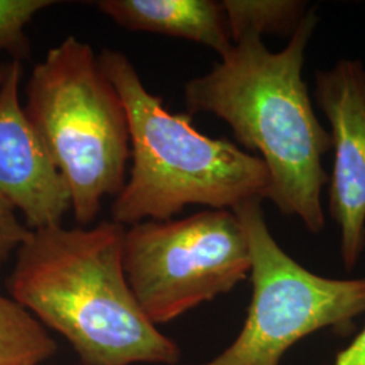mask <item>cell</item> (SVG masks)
Masks as SVG:
<instances>
[{
    "label": "cell",
    "instance_id": "obj_14",
    "mask_svg": "<svg viewBox=\"0 0 365 365\" xmlns=\"http://www.w3.org/2000/svg\"><path fill=\"white\" fill-rule=\"evenodd\" d=\"M334 365H365V327L346 349L337 354Z\"/></svg>",
    "mask_w": 365,
    "mask_h": 365
},
{
    "label": "cell",
    "instance_id": "obj_5",
    "mask_svg": "<svg viewBox=\"0 0 365 365\" xmlns=\"http://www.w3.org/2000/svg\"><path fill=\"white\" fill-rule=\"evenodd\" d=\"M122 262L135 299L156 327L232 291L252 268L248 238L233 210L129 226Z\"/></svg>",
    "mask_w": 365,
    "mask_h": 365
},
{
    "label": "cell",
    "instance_id": "obj_3",
    "mask_svg": "<svg viewBox=\"0 0 365 365\" xmlns=\"http://www.w3.org/2000/svg\"><path fill=\"white\" fill-rule=\"evenodd\" d=\"M99 63L125 105L130 130L129 176L111 206L113 221H170L191 205L235 210L267 199L269 173L259 156L194 128L149 91L129 57L103 49Z\"/></svg>",
    "mask_w": 365,
    "mask_h": 365
},
{
    "label": "cell",
    "instance_id": "obj_12",
    "mask_svg": "<svg viewBox=\"0 0 365 365\" xmlns=\"http://www.w3.org/2000/svg\"><path fill=\"white\" fill-rule=\"evenodd\" d=\"M57 4L53 0H0V53H7L11 61L30 58V41L26 26L42 10Z\"/></svg>",
    "mask_w": 365,
    "mask_h": 365
},
{
    "label": "cell",
    "instance_id": "obj_7",
    "mask_svg": "<svg viewBox=\"0 0 365 365\" xmlns=\"http://www.w3.org/2000/svg\"><path fill=\"white\" fill-rule=\"evenodd\" d=\"M315 98L331 126L336 150L329 210L341 229V255L348 271L365 248V68L339 60L315 76Z\"/></svg>",
    "mask_w": 365,
    "mask_h": 365
},
{
    "label": "cell",
    "instance_id": "obj_2",
    "mask_svg": "<svg viewBox=\"0 0 365 365\" xmlns=\"http://www.w3.org/2000/svg\"><path fill=\"white\" fill-rule=\"evenodd\" d=\"M123 235L113 220L30 230L7 288L68 341L81 365H178L179 345L148 319L128 283Z\"/></svg>",
    "mask_w": 365,
    "mask_h": 365
},
{
    "label": "cell",
    "instance_id": "obj_4",
    "mask_svg": "<svg viewBox=\"0 0 365 365\" xmlns=\"http://www.w3.org/2000/svg\"><path fill=\"white\" fill-rule=\"evenodd\" d=\"M24 108L66 180L75 220L88 227L122 190L130 161L126 108L91 46L68 36L49 49Z\"/></svg>",
    "mask_w": 365,
    "mask_h": 365
},
{
    "label": "cell",
    "instance_id": "obj_13",
    "mask_svg": "<svg viewBox=\"0 0 365 365\" xmlns=\"http://www.w3.org/2000/svg\"><path fill=\"white\" fill-rule=\"evenodd\" d=\"M30 229L19 221L13 206L0 195V268L24 244Z\"/></svg>",
    "mask_w": 365,
    "mask_h": 365
},
{
    "label": "cell",
    "instance_id": "obj_1",
    "mask_svg": "<svg viewBox=\"0 0 365 365\" xmlns=\"http://www.w3.org/2000/svg\"><path fill=\"white\" fill-rule=\"evenodd\" d=\"M317 24L314 10L306 14L282 52L245 36L210 72L184 86L188 114L221 118L240 144L259 152L269 173L267 199L315 235L325 227L321 194L329 179L322 157L331 148L302 78Z\"/></svg>",
    "mask_w": 365,
    "mask_h": 365
},
{
    "label": "cell",
    "instance_id": "obj_10",
    "mask_svg": "<svg viewBox=\"0 0 365 365\" xmlns=\"http://www.w3.org/2000/svg\"><path fill=\"white\" fill-rule=\"evenodd\" d=\"M56 353L48 329L21 303L0 295V365H41Z\"/></svg>",
    "mask_w": 365,
    "mask_h": 365
},
{
    "label": "cell",
    "instance_id": "obj_9",
    "mask_svg": "<svg viewBox=\"0 0 365 365\" xmlns=\"http://www.w3.org/2000/svg\"><path fill=\"white\" fill-rule=\"evenodd\" d=\"M95 6L118 26L194 41L220 56L233 46L221 3L212 0H101Z\"/></svg>",
    "mask_w": 365,
    "mask_h": 365
},
{
    "label": "cell",
    "instance_id": "obj_8",
    "mask_svg": "<svg viewBox=\"0 0 365 365\" xmlns=\"http://www.w3.org/2000/svg\"><path fill=\"white\" fill-rule=\"evenodd\" d=\"M22 73V63L10 60L0 86V195L37 230L61 225L71 194L21 103Z\"/></svg>",
    "mask_w": 365,
    "mask_h": 365
},
{
    "label": "cell",
    "instance_id": "obj_11",
    "mask_svg": "<svg viewBox=\"0 0 365 365\" xmlns=\"http://www.w3.org/2000/svg\"><path fill=\"white\" fill-rule=\"evenodd\" d=\"M222 9L233 43L245 36H289L297 31L307 11L299 0H223Z\"/></svg>",
    "mask_w": 365,
    "mask_h": 365
},
{
    "label": "cell",
    "instance_id": "obj_6",
    "mask_svg": "<svg viewBox=\"0 0 365 365\" xmlns=\"http://www.w3.org/2000/svg\"><path fill=\"white\" fill-rule=\"evenodd\" d=\"M248 238L253 294L235 342L196 365H280L297 341L324 329H345L365 312V277L329 279L303 268L271 235L261 199L235 210Z\"/></svg>",
    "mask_w": 365,
    "mask_h": 365
},
{
    "label": "cell",
    "instance_id": "obj_15",
    "mask_svg": "<svg viewBox=\"0 0 365 365\" xmlns=\"http://www.w3.org/2000/svg\"><path fill=\"white\" fill-rule=\"evenodd\" d=\"M7 64H9V61H7V63L0 64V86H1L3 80L6 78V73H7Z\"/></svg>",
    "mask_w": 365,
    "mask_h": 365
}]
</instances>
